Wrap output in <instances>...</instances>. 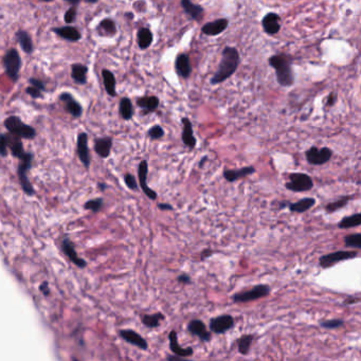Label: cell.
Listing matches in <instances>:
<instances>
[{
  "mask_svg": "<svg viewBox=\"0 0 361 361\" xmlns=\"http://www.w3.org/2000/svg\"><path fill=\"white\" fill-rule=\"evenodd\" d=\"M281 18L278 14L275 13H268L267 15H265L263 18L262 25L264 28V31L268 33L269 35H274L276 33H279L281 29Z\"/></svg>",
  "mask_w": 361,
  "mask_h": 361,
  "instance_id": "19",
  "label": "cell"
},
{
  "mask_svg": "<svg viewBox=\"0 0 361 361\" xmlns=\"http://www.w3.org/2000/svg\"><path fill=\"white\" fill-rule=\"evenodd\" d=\"M167 360H171V361H175V360H183L184 358L183 357H179V356H177V355H174L173 354V356H167V358H166Z\"/></svg>",
  "mask_w": 361,
  "mask_h": 361,
  "instance_id": "55",
  "label": "cell"
},
{
  "mask_svg": "<svg viewBox=\"0 0 361 361\" xmlns=\"http://www.w3.org/2000/svg\"><path fill=\"white\" fill-rule=\"evenodd\" d=\"M137 105L146 112L144 114L153 113L159 106V99L157 97H143L137 100Z\"/></svg>",
  "mask_w": 361,
  "mask_h": 361,
  "instance_id": "31",
  "label": "cell"
},
{
  "mask_svg": "<svg viewBox=\"0 0 361 361\" xmlns=\"http://www.w3.org/2000/svg\"><path fill=\"white\" fill-rule=\"evenodd\" d=\"M77 153L81 162L86 168L90 165V154L88 149V135L86 132H81L78 136L77 142Z\"/></svg>",
  "mask_w": 361,
  "mask_h": 361,
  "instance_id": "13",
  "label": "cell"
},
{
  "mask_svg": "<svg viewBox=\"0 0 361 361\" xmlns=\"http://www.w3.org/2000/svg\"><path fill=\"white\" fill-rule=\"evenodd\" d=\"M138 45L141 49H148L153 43V33L149 28H141L137 34Z\"/></svg>",
  "mask_w": 361,
  "mask_h": 361,
  "instance_id": "33",
  "label": "cell"
},
{
  "mask_svg": "<svg viewBox=\"0 0 361 361\" xmlns=\"http://www.w3.org/2000/svg\"><path fill=\"white\" fill-rule=\"evenodd\" d=\"M98 30H102L105 34H108V35H115L117 33V27H116V23L113 19L111 18H106L104 20H102L100 22V25L98 27Z\"/></svg>",
  "mask_w": 361,
  "mask_h": 361,
  "instance_id": "39",
  "label": "cell"
},
{
  "mask_svg": "<svg viewBox=\"0 0 361 361\" xmlns=\"http://www.w3.org/2000/svg\"><path fill=\"white\" fill-rule=\"evenodd\" d=\"M344 245L347 248H353V249L360 250L361 249V234L360 233H355V234L346 235L344 237Z\"/></svg>",
  "mask_w": 361,
  "mask_h": 361,
  "instance_id": "38",
  "label": "cell"
},
{
  "mask_svg": "<svg viewBox=\"0 0 361 361\" xmlns=\"http://www.w3.org/2000/svg\"><path fill=\"white\" fill-rule=\"evenodd\" d=\"M99 188H100L102 191H104L105 189H107V186H106L105 184H102V183H101V184H99Z\"/></svg>",
  "mask_w": 361,
  "mask_h": 361,
  "instance_id": "58",
  "label": "cell"
},
{
  "mask_svg": "<svg viewBox=\"0 0 361 361\" xmlns=\"http://www.w3.org/2000/svg\"><path fill=\"white\" fill-rule=\"evenodd\" d=\"M124 182H125V185L127 186L128 189H130L132 191H137L138 190V184H137V179L135 178V176H132L129 173L125 174L124 175Z\"/></svg>",
  "mask_w": 361,
  "mask_h": 361,
  "instance_id": "44",
  "label": "cell"
},
{
  "mask_svg": "<svg viewBox=\"0 0 361 361\" xmlns=\"http://www.w3.org/2000/svg\"><path fill=\"white\" fill-rule=\"evenodd\" d=\"M288 182L285 184V188L295 193L307 192L314 188L312 178L306 173H292L288 175Z\"/></svg>",
  "mask_w": 361,
  "mask_h": 361,
  "instance_id": "6",
  "label": "cell"
},
{
  "mask_svg": "<svg viewBox=\"0 0 361 361\" xmlns=\"http://www.w3.org/2000/svg\"><path fill=\"white\" fill-rule=\"evenodd\" d=\"M3 64L8 78L12 82H17L19 71L21 68V57L16 49H10L7 51L3 58Z\"/></svg>",
  "mask_w": 361,
  "mask_h": 361,
  "instance_id": "5",
  "label": "cell"
},
{
  "mask_svg": "<svg viewBox=\"0 0 361 361\" xmlns=\"http://www.w3.org/2000/svg\"><path fill=\"white\" fill-rule=\"evenodd\" d=\"M336 100H337V95L331 94V95H330V98H329V100H328V103H329V105H330V106L334 105V103L336 102Z\"/></svg>",
  "mask_w": 361,
  "mask_h": 361,
  "instance_id": "53",
  "label": "cell"
},
{
  "mask_svg": "<svg viewBox=\"0 0 361 361\" xmlns=\"http://www.w3.org/2000/svg\"><path fill=\"white\" fill-rule=\"evenodd\" d=\"M177 282L180 283V284L188 285V284L192 283V279H191V276L188 273H182V274H179L177 276Z\"/></svg>",
  "mask_w": 361,
  "mask_h": 361,
  "instance_id": "48",
  "label": "cell"
},
{
  "mask_svg": "<svg viewBox=\"0 0 361 361\" xmlns=\"http://www.w3.org/2000/svg\"><path fill=\"white\" fill-rule=\"evenodd\" d=\"M291 201H286V200H283V201H280L279 202V208L280 209H285L288 207V203H290Z\"/></svg>",
  "mask_w": 361,
  "mask_h": 361,
  "instance_id": "54",
  "label": "cell"
},
{
  "mask_svg": "<svg viewBox=\"0 0 361 361\" xmlns=\"http://www.w3.org/2000/svg\"><path fill=\"white\" fill-rule=\"evenodd\" d=\"M361 225V214L356 213L350 216H346L341 220L338 224L339 229H351V228H356Z\"/></svg>",
  "mask_w": 361,
  "mask_h": 361,
  "instance_id": "34",
  "label": "cell"
},
{
  "mask_svg": "<svg viewBox=\"0 0 361 361\" xmlns=\"http://www.w3.org/2000/svg\"><path fill=\"white\" fill-rule=\"evenodd\" d=\"M119 335L124 341L128 342L131 345L137 346L138 348H140V350H142V351H147L149 348L148 341L144 339L141 335H139L135 331H132V330H122V331H120Z\"/></svg>",
  "mask_w": 361,
  "mask_h": 361,
  "instance_id": "14",
  "label": "cell"
},
{
  "mask_svg": "<svg viewBox=\"0 0 361 361\" xmlns=\"http://www.w3.org/2000/svg\"><path fill=\"white\" fill-rule=\"evenodd\" d=\"M7 137H8V146L10 147L11 154L13 155L14 157L20 159L23 156V154L26 153L25 151H23L21 138L15 136V135H12V134H10V136H7Z\"/></svg>",
  "mask_w": 361,
  "mask_h": 361,
  "instance_id": "30",
  "label": "cell"
},
{
  "mask_svg": "<svg viewBox=\"0 0 361 361\" xmlns=\"http://www.w3.org/2000/svg\"><path fill=\"white\" fill-rule=\"evenodd\" d=\"M64 2L70 4L71 6H78L80 4L81 0H64Z\"/></svg>",
  "mask_w": 361,
  "mask_h": 361,
  "instance_id": "56",
  "label": "cell"
},
{
  "mask_svg": "<svg viewBox=\"0 0 361 361\" xmlns=\"http://www.w3.org/2000/svg\"><path fill=\"white\" fill-rule=\"evenodd\" d=\"M40 291L41 293L46 296V297H49L50 294H51V291H50V287H49V284H48V282H43L41 285H40Z\"/></svg>",
  "mask_w": 361,
  "mask_h": 361,
  "instance_id": "49",
  "label": "cell"
},
{
  "mask_svg": "<svg viewBox=\"0 0 361 361\" xmlns=\"http://www.w3.org/2000/svg\"><path fill=\"white\" fill-rule=\"evenodd\" d=\"M87 72L88 67L82 64H74L71 66V78L80 85H84L87 83Z\"/></svg>",
  "mask_w": 361,
  "mask_h": 361,
  "instance_id": "27",
  "label": "cell"
},
{
  "mask_svg": "<svg viewBox=\"0 0 361 361\" xmlns=\"http://www.w3.org/2000/svg\"><path fill=\"white\" fill-rule=\"evenodd\" d=\"M29 83H30V85L31 86H34L36 88H39L40 90L42 91H45L46 90V86H45V84L44 82L38 80V79H35V78H30L29 79Z\"/></svg>",
  "mask_w": 361,
  "mask_h": 361,
  "instance_id": "47",
  "label": "cell"
},
{
  "mask_svg": "<svg viewBox=\"0 0 361 361\" xmlns=\"http://www.w3.org/2000/svg\"><path fill=\"white\" fill-rule=\"evenodd\" d=\"M62 249L64 251V254L68 257V259L74 263L75 265H77L78 267L80 268H85L87 266V263L85 260L81 259L77 251H76V247L74 245V243L71 242L70 238H64L62 242Z\"/></svg>",
  "mask_w": 361,
  "mask_h": 361,
  "instance_id": "15",
  "label": "cell"
},
{
  "mask_svg": "<svg viewBox=\"0 0 361 361\" xmlns=\"http://www.w3.org/2000/svg\"><path fill=\"white\" fill-rule=\"evenodd\" d=\"M183 125H184V129H183V135H182V139L183 142L185 143V146H187L189 149L193 150L196 147V138L194 137V131H193V125H192V122L188 118H183L182 120Z\"/></svg>",
  "mask_w": 361,
  "mask_h": 361,
  "instance_id": "20",
  "label": "cell"
},
{
  "mask_svg": "<svg viewBox=\"0 0 361 361\" xmlns=\"http://www.w3.org/2000/svg\"><path fill=\"white\" fill-rule=\"evenodd\" d=\"M269 294L270 287L267 284H259L255 287H252L251 290L235 294L232 297V301L234 303H247L267 297Z\"/></svg>",
  "mask_w": 361,
  "mask_h": 361,
  "instance_id": "7",
  "label": "cell"
},
{
  "mask_svg": "<svg viewBox=\"0 0 361 361\" xmlns=\"http://www.w3.org/2000/svg\"><path fill=\"white\" fill-rule=\"evenodd\" d=\"M8 137L6 135L0 134V156L7 157L8 156Z\"/></svg>",
  "mask_w": 361,
  "mask_h": 361,
  "instance_id": "45",
  "label": "cell"
},
{
  "mask_svg": "<svg viewBox=\"0 0 361 361\" xmlns=\"http://www.w3.org/2000/svg\"><path fill=\"white\" fill-rule=\"evenodd\" d=\"M5 127L12 135H15L21 139L32 140L36 136V130L21 121L17 116H10L5 120Z\"/></svg>",
  "mask_w": 361,
  "mask_h": 361,
  "instance_id": "3",
  "label": "cell"
},
{
  "mask_svg": "<svg viewBox=\"0 0 361 361\" xmlns=\"http://www.w3.org/2000/svg\"><path fill=\"white\" fill-rule=\"evenodd\" d=\"M316 204V199L314 197H305L296 202L288 203V209L294 213H304L310 210Z\"/></svg>",
  "mask_w": 361,
  "mask_h": 361,
  "instance_id": "24",
  "label": "cell"
},
{
  "mask_svg": "<svg viewBox=\"0 0 361 361\" xmlns=\"http://www.w3.org/2000/svg\"><path fill=\"white\" fill-rule=\"evenodd\" d=\"M41 2H45V3H51L53 0H41Z\"/></svg>",
  "mask_w": 361,
  "mask_h": 361,
  "instance_id": "59",
  "label": "cell"
},
{
  "mask_svg": "<svg viewBox=\"0 0 361 361\" xmlns=\"http://www.w3.org/2000/svg\"><path fill=\"white\" fill-rule=\"evenodd\" d=\"M182 6L186 14H188L192 19L200 20L203 17V8L198 5H194L191 0H182Z\"/></svg>",
  "mask_w": 361,
  "mask_h": 361,
  "instance_id": "26",
  "label": "cell"
},
{
  "mask_svg": "<svg viewBox=\"0 0 361 361\" xmlns=\"http://www.w3.org/2000/svg\"><path fill=\"white\" fill-rule=\"evenodd\" d=\"M77 14H78V12H77L76 6L70 7V8L66 11V13H65V15H64V20H65V22L67 23V25H70V23H74V22L76 21Z\"/></svg>",
  "mask_w": 361,
  "mask_h": 361,
  "instance_id": "43",
  "label": "cell"
},
{
  "mask_svg": "<svg viewBox=\"0 0 361 361\" xmlns=\"http://www.w3.org/2000/svg\"><path fill=\"white\" fill-rule=\"evenodd\" d=\"M344 326V320L342 319H332L320 322V327L327 330H336Z\"/></svg>",
  "mask_w": 361,
  "mask_h": 361,
  "instance_id": "40",
  "label": "cell"
},
{
  "mask_svg": "<svg viewBox=\"0 0 361 361\" xmlns=\"http://www.w3.org/2000/svg\"><path fill=\"white\" fill-rule=\"evenodd\" d=\"M59 100L65 103V110L68 114H70L72 117L75 118H80L83 114V107L82 105L75 100V98L72 97L71 93L69 92H63L59 95Z\"/></svg>",
  "mask_w": 361,
  "mask_h": 361,
  "instance_id": "16",
  "label": "cell"
},
{
  "mask_svg": "<svg viewBox=\"0 0 361 361\" xmlns=\"http://www.w3.org/2000/svg\"><path fill=\"white\" fill-rule=\"evenodd\" d=\"M158 208L163 211H173L174 210L172 204H168V203H158Z\"/></svg>",
  "mask_w": 361,
  "mask_h": 361,
  "instance_id": "51",
  "label": "cell"
},
{
  "mask_svg": "<svg viewBox=\"0 0 361 361\" xmlns=\"http://www.w3.org/2000/svg\"><path fill=\"white\" fill-rule=\"evenodd\" d=\"M26 92H27V94H29L30 97L33 98V99H41V98H43L42 90H40L39 88H36V87H34V86H29V87H27Z\"/></svg>",
  "mask_w": 361,
  "mask_h": 361,
  "instance_id": "46",
  "label": "cell"
},
{
  "mask_svg": "<svg viewBox=\"0 0 361 361\" xmlns=\"http://www.w3.org/2000/svg\"><path fill=\"white\" fill-rule=\"evenodd\" d=\"M228 23H229V21H228V19H226V18H221V19H218V20H215V21L206 23V25H204V26L202 27L201 31H202L203 34L209 35V36L219 35V34L223 33V32L227 29Z\"/></svg>",
  "mask_w": 361,
  "mask_h": 361,
  "instance_id": "21",
  "label": "cell"
},
{
  "mask_svg": "<svg viewBox=\"0 0 361 361\" xmlns=\"http://www.w3.org/2000/svg\"><path fill=\"white\" fill-rule=\"evenodd\" d=\"M16 39L23 52L31 54L34 51V45L30 34L25 30H19L16 33Z\"/></svg>",
  "mask_w": 361,
  "mask_h": 361,
  "instance_id": "28",
  "label": "cell"
},
{
  "mask_svg": "<svg viewBox=\"0 0 361 361\" xmlns=\"http://www.w3.org/2000/svg\"><path fill=\"white\" fill-rule=\"evenodd\" d=\"M306 160L311 165H323L328 163L332 156L333 151L330 148H322L318 149L317 147H311L305 153Z\"/></svg>",
  "mask_w": 361,
  "mask_h": 361,
  "instance_id": "9",
  "label": "cell"
},
{
  "mask_svg": "<svg viewBox=\"0 0 361 361\" xmlns=\"http://www.w3.org/2000/svg\"><path fill=\"white\" fill-rule=\"evenodd\" d=\"M148 135L152 140H158L164 136V130L160 125H154L150 128Z\"/></svg>",
  "mask_w": 361,
  "mask_h": 361,
  "instance_id": "42",
  "label": "cell"
},
{
  "mask_svg": "<svg viewBox=\"0 0 361 361\" xmlns=\"http://www.w3.org/2000/svg\"><path fill=\"white\" fill-rule=\"evenodd\" d=\"M214 254V251L211 250V249H204L202 252H201V260H204L206 258L212 256Z\"/></svg>",
  "mask_w": 361,
  "mask_h": 361,
  "instance_id": "52",
  "label": "cell"
},
{
  "mask_svg": "<svg viewBox=\"0 0 361 361\" xmlns=\"http://www.w3.org/2000/svg\"><path fill=\"white\" fill-rule=\"evenodd\" d=\"M188 331L191 335L197 336L202 342H209L212 338L211 332L207 330L206 324L199 319L191 320L188 324Z\"/></svg>",
  "mask_w": 361,
  "mask_h": 361,
  "instance_id": "12",
  "label": "cell"
},
{
  "mask_svg": "<svg viewBox=\"0 0 361 361\" xmlns=\"http://www.w3.org/2000/svg\"><path fill=\"white\" fill-rule=\"evenodd\" d=\"M56 35H58L59 38H62L66 41L69 42H79L82 39L81 32L71 26H66V27H57L52 30Z\"/></svg>",
  "mask_w": 361,
  "mask_h": 361,
  "instance_id": "22",
  "label": "cell"
},
{
  "mask_svg": "<svg viewBox=\"0 0 361 361\" xmlns=\"http://www.w3.org/2000/svg\"><path fill=\"white\" fill-rule=\"evenodd\" d=\"M359 256L358 251H344V250H339V251H335L332 252V254L322 256L319 259V264L322 268H330L332 266H334L335 264H338L340 262L343 261H347V260H352L355 259Z\"/></svg>",
  "mask_w": 361,
  "mask_h": 361,
  "instance_id": "8",
  "label": "cell"
},
{
  "mask_svg": "<svg viewBox=\"0 0 361 361\" xmlns=\"http://www.w3.org/2000/svg\"><path fill=\"white\" fill-rule=\"evenodd\" d=\"M20 163L18 165V179L20 186L23 190V192L28 195V196H33L34 195V188L32 186V184L30 183V180L28 178V171L31 168L32 165V160H33V154L32 153H25L23 154L22 157L19 159Z\"/></svg>",
  "mask_w": 361,
  "mask_h": 361,
  "instance_id": "4",
  "label": "cell"
},
{
  "mask_svg": "<svg viewBox=\"0 0 361 361\" xmlns=\"http://www.w3.org/2000/svg\"><path fill=\"white\" fill-rule=\"evenodd\" d=\"M119 112L124 120H130L134 116V107H132V103L128 98H123L120 101Z\"/></svg>",
  "mask_w": 361,
  "mask_h": 361,
  "instance_id": "36",
  "label": "cell"
},
{
  "mask_svg": "<svg viewBox=\"0 0 361 361\" xmlns=\"http://www.w3.org/2000/svg\"><path fill=\"white\" fill-rule=\"evenodd\" d=\"M234 318L231 315H222L214 317L210 320L209 328L210 331L214 334L222 335L227 333L228 331H230L234 328Z\"/></svg>",
  "mask_w": 361,
  "mask_h": 361,
  "instance_id": "10",
  "label": "cell"
},
{
  "mask_svg": "<svg viewBox=\"0 0 361 361\" xmlns=\"http://www.w3.org/2000/svg\"><path fill=\"white\" fill-rule=\"evenodd\" d=\"M102 78L104 82V87L108 95L111 97H116L117 91H116V78L115 75L111 70L108 69H103L102 70Z\"/></svg>",
  "mask_w": 361,
  "mask_h": 361,
  "instance_id": "29",
  "label": "cell"
},
{
  "mask_svg": "<svg viewBox=\"0 0 361 361\" xmlns=\"http://www.w3.org/2000/svg\"><path fill=\"white\" fill-rule=\"evenodd\" d=\"M255 173H256L255 166L249 165V166L238 168V170H225L223 175L228 183H234V182H237V180H239V179L245 178V177L255 174Z\"/></svg>",
  "mask_w": 361,
  "mask_h": 361,
  "instance_id": "18",
  "label": "cell"
},
{
  "mask_svg": "<svg viewBox=\"0 0 361 361\" xmlns=\"http://www.w3.org/2000/svg\"><path fill=\"white\" fill-rule=\"evenodd\" d=\"M359 301H360V298H359V297H353V296H351V297H347V298L344 300L343 303H344L345 305H352V304L358 303Z\"/></svg>",
  "mask_w": 361,
  "mask_h": 361,
  "instance_id": "50",
  "label": "cell"
},
{
  "mask_svg": "<svg viewBox=\"0 0 361 361\" xmlns=\"http://www.w3.org/2000/svg\"><path fill=\"white\" fill-rule=\"evenodd\" d=\"M175 68L177 71V75L179 77H182L184 79H188L192 74V67H191L189 56L185 53L180 54L176 59Z\"/></svg>",
  "mask_w": 361,
  "mask_h": 361,
  "instance_id": "25",
  "label": "cell"
},
{
  "mask_svg": "<svg viewBox=\"0 0 361 361\" xmlns=\"http://www.w3.org/2000/svg\"><path fill=\"white\" fill-rule=\"evenodd\" d=\"M254 339H255V335H252V334H247V335H244L240 337V338L237 340V346H238L239 354L248 355Z\"/></svg>",
  "mask_w": 361,
  "mask_h": 361,
  "instance_id": "35",
  "label": "cell"
},
{
  "mask_svg": "<svg viewBox=\"0 0 361 361\" xmlns=\"http://www.w3.org/2000/svg\"><path fill=\"white\" fill-rule=\"evenodd\" d=\"M103 204H104L103 198H95V199L88 200L85 204H84V208L92 212H99L102 209Z\"/></svg>",
  "mask_w": 361,
  "mask_h": 361,
  "instance_id": "41",
  "label": "cell"
},
{
  "mask_svg": "<svg viewBox=\"0 0 361 361\" xmlns=\"http://www.w3.org/2000/svg\"><path fill=\"white\" fill-rule=\"evenodd\" d=\"M207 161H208V157H207V156H204V157H202V159L199 162V167H203L204 163H206Z\"/></svg>",
  "mask_w": 361,
  "mask_h": 361,
  "instance_id": "57",
  "label": "cell"
},
{
  "mask_svg": "<svg viewBox=\"0 0 361 361\" xmlns=\"http://www.w3.org/2000/svg\"><path fill=\"white\" fill-rule=\"evenodd\" d=\"M165 319L162 312H156L153 315H144L142 316V323L149 329H156L159 328L161 322Z\"/></svg>",
  "mask_w": 361,
  "mask_h": 361,
  "instance_id": "32",
  "label": "cell"
},
{
  "mask_svg": "<svg viewBox=\"0 0 361 361\" xmlns=\"http://www.w3.org/2000/svg\"><path fill=\"white\" fill-rule=\"evenodd\" d=\"M352 198H353L352 195L342 196L339 199H337V200H335L333 202H330L326 206V211L328 213H334L336 211H338V210L342 209L343 207H345L346 204L348 203V201H350Z\"/></svg>",
  "mask_w": 361,
  "mask_h": 361,
  "instance_id": "37",
  "label": "cell"
},
{
  "mask_svg": "<svg viewBox=\"0 0 361 361\" xmlns=\"http://www.w3.org/2000/svg\"><path fill=\"white\" fill-rule=\"evenodd\" d=\"M148 174H149V163L147 160H142L138 166V177H139V184L143 191V193L146 194L150 199L156 200L158 197L157 192H155L148 186Z\"/></svg>",
  "mask_w": 361,
  "mask_h": 361,
  "instance_id": "11",
  "label": "cell"
},
{
  "mask_svg": "<svg viewBox=\"0 0 361 361\" xmlns=\"http://www.w3.org/2000/svg\"><path fill=\"white\" fill-rule=\"evenodd\" d=\"M168 340H170V350L174 355L179 357L187 358L193 356L194 350L192 347H182L178 342V335L176 331H172L168 335Z\"/></svg>",
  "mask_w": 361,
  "mask_h": 361,
  "instance_id": "17",
  "label": "cell"
},
{
  "mask_svg": "<svg viewBox=\"0 0 361 361\" xmlns=\"http://www.w3.org/2000/svg\"><path fill=\"white\" fill-rule=\"evenodd\" d=\"M268 63L275 70L276 81L281 86L290 87L293 85L295 78L291 61L283 55H273L268 59Z\"/></svg>",
  "mask_w": 361,
  "mask_h": 361,
  "instance_id": "2",
  "label": "cell"
},
{
  "mask_svg": "<svg viewBox=\"0 0 361 361\" xmlns=\"http://www.w3.org/2000/svg\"><path fill=\"white\" fill-rule=\"evenodd\" d=\"M238 64H239V54L236 48L226 47L222 54V59L219 65V69L216 71V74L213 76L211 83L213 85H216V84H221L229 79L231 76L234 75V72L238 67Z\"/></svg>",
  "mask_w": 361,
  "mask_h": 361,
  "instance_id": "1",
  "label": "cell"
},
{
  "mask_svg": "<svg viewBox=\"0 0 361 361\" xmlns=\"http://www.w3.org/2000/svg\"><path fill=\"white\" fill-rule=\"evenodd\" d=\"M112 148H113V139L111 137L99 138L94 142V152L97 153L101 158L110 157Z\"/></svg>",
  "mask_w": 361,
  "mask_h": 361,
  "instance_id": "23",
  "label": "cell"
}]
</instances>
